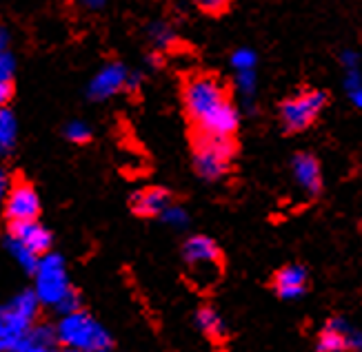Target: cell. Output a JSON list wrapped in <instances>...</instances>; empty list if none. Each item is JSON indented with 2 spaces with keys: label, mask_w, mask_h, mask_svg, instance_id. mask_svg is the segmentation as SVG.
<instances>
[{
  "label": "cell",
  "mask_w": 362,
  "mask_h": 352,
  "mask_svg": "<svg viewBox=\"0 0 362 352\" xmlns=\"http://www.w3.org/2000/svg\"><path fill=\"white\" fill-rule=\"evenodd\" d=\"M182 104L187 118L196 126V133L233 138L238 131L240 111L225 85L214 75H189L182 85Z\"/></svg>",
  "instance_id": "6da1fadb"
},
{
  "label": "cell",
  "mask_w": 362,
  "mask_h": 352,
  "mask_svg": "<svg viewBox=\"0 0 362 352\" xmlns=\"http://www.w3.org/2000/svg\"><path fill=\"white\" fill-rule=\"evenodd\" d=\"M54 328L60 348H69L76 352H107L114 348V339L109 330L85 308L58 317L54 322Z\"/></svg>",
  "instance_id": "7a4b0ae2"
},
{
  "label": "cell",
  "mask_w": 362,
  "mask_h": 352,
  "mask_svg": "<svg viewBox=\"0 0 362 352\" xmlns=\"http://www.w3.org/2000/svg\"><path fill=\"white\" fill-rule=\"evenodd\" d=\"M40 301L31 288H23L0 303V352H11L25 334L40 322Z\"/></svg>",
  "instance_id": "3957f363"
},
{
  "label": "cell",
  "mask_w": 362,
  "mask_h": 352,
  "mask_svg": "<svg viewBox=\"0 0 362 352\" xmlns=\"http://www.w3.org/2000/svg\"><path fill=\"white\" fill-rule=\"evenodd\" d=\"M31 279H34L31 281V291L36 293L40 306L49 308L52 312L60 308V303L65 301L76 288L69 277L67 260L56 250L42 255Z\"/></svg>",
  "instance_id": "277c9868"
},
{
  "label": "cell",
  "mask_w": 362,
  "mask_h": 352,
  "mask_svg": "<svg viewBox=\"0 0 362 352\" xmlns=\"http://www.w3.org/2000/svg\"><path fill=\"white\" fill-rule=\"evenodd\" d=\"M235 157V142L233 138L220 135H194V169L202 180L216 182L223 180L231 171Z\"/></svg>",
  "instance_id": "5b68a950"
},
{
  "label": "cell",
  "mask_w": 362,
  "mask_h": 352,
  "mask_svg": "<svg viewBox=\"0 0 362 352\" xmlns=\"http://www.w3.org/2000/svg\"><path fill=\"white\" fill-rule=\"evenodd\" d=\"M182 262L200 288L211 286L223 273V253L218 244L207 235H192L182 244Z\"/></svg>",
  "instance_id": "8992f818"
},
{
  "label": "cell",
  "mask_w": 362,
  "mask_h": 352,
  "mask_svg": "<svg viewBox=\"0 0 362 352\" xmlns=\"http://www.w3.org/2000/svg\"><path fill=\"white\" fill-rule=\"evenodd\" d=\"M327 107V93L320 89L298 91L280 104V124L289 133L307 131L316 124L320 114Z\"/></svg>",
  "instance_id": "52a82bcc"
},
{
  "label": "cell",
  "mask_w": 362,
  "mask_h": 352,
  "mask_svg": "<svg viewBox=\"0 0 362 352\" xmlns=\"http://www.w3.org/2000/svg\"><path fill=\"white\" fill-rule=\"evenodd\" d=\"M0 209L9 224L36 221L42 213V202L34 184L27 180H13Z\"/></svg>",
  "instance_id": "ba28073f"
},
{
  "label": "cell",
  "mask_w": 362,
  "mask_h": 352,
  "mask_svg": "<svg viewBox=\"0 0 362 352\" xmlns=\"http://www.w3.org/2000/svg\"><path fill=\"white\" fill-rule=\"evenodd\" d=\"M129 69L122 62H107L96 73L91 75L87 85V98L91 102H107L109 98L127 89Z\"/></svg>",
  "instance_id": "9c48e42d"
},
{
  "label": "cell",
  "mask_w": 362,
  "mask_h": 352,
  "mask_svg": "<svg viewBox=\"0 0 362 352\" xmlns=\"http://www.w3.org/2000/svg\"><path fill=\"white\" fill-rule=\"evenodd\" d=\"M7 237L16 239V242L29 248L34 255H38V257L54 250V235L45 224H40V219L23 221V224H7Z\"/></svg>",
  "instance_id": "30bf717a"
},
{
  "label": "cell",
  "mask_w": 362,
  "mask_h": 352,
  "mask_svg": "<svg viewBox=\"0 0 362 352\" xmlns=\"http://www.w3.org/2000/svg\"><path fill=\"white\" fill-rule=\"evenodd\" d=\"M291 173L296 184L303 188V193L309 198H318L322 193V169L316 155L307 151L296 153L291 159Z\"/></svg>",
  "instance_id": "8fae6325"
},
{
  "label": "cell",
  "mask_w": 362,
  "mask_h": 352,
  "mask_svg": "<svg viewBox=\"0 0 362 352\" xmlns=\"http://www.w3.org/2000/svg\"><path fill=\"white\" fill-rule=\"evenodd\" d=\"M171 204V193L163 186H145L129 198V209L138 217H163Z\"/></svg>",
  "instance_id": "7c38bea8"
},
{
  "label": "cell",
  "mask_w": 362,
  "mask_h": 352,
  "mask_svg": "<svg viewBox=\"0 0 362 352\" xmlns=\"http://www.w3.org/2000/svg\"><path fill=\"white\" fill-rule=\"evenodd\" d=\"M309 270L303 264H287L274 275V291L280 299L296 301L307 293Z\"/></svg>",
  "instance_id": "4fadbf2b"
},
{
  "label": "cell",
  "mask_w": 362,
  "mask_h": 352,
  "mask_svg": "<svg viewBox=\"0 0 362 352\" xmlns=\"http://www.w3.org/2000/svg\"><path fill=\"white\" fill-rule=\"evenodd\" d=\"M349 330L351 326L347 324V319L332 317L318 334L316 350L318 352H349Z\"/></svg>",
  "instance_id": "5bb4252c"
},
{
  "label": "cell",
  "mask_w": 362,
  "mask_h": 352,
  "mask_svg": "<svg viewBox=\"0 0 362 352\" xmlns=\"http://www.w3.org/2000/svg\"><path fill=\"white\" fill-rule=\"evenodd\" d=\"M340 65L344 71V91L356 109L362 111V60L360 54L354 49H344L340 54Z\"/></svg>",
  "instance_id": "9a60e30c"
},
{
  "label": "cell",
  "mask_w": 362,
  "mask_h": 352,
  "mask_svg": "<svg viewBox=\"0 0 362 352\" xmlns=\"http://www.w3.org/2000/svg\"><path fill=\"white\" fill-rule=\"evenodd\" d=\"M56 348H58V339H56L54 324L38 322L11 352H56Z\"/></svg>",
  "instance_id": "2e32d148"
},
{
  "label": "cell",
  "mask_w": 362,
  "mask_h": 352,
  "mask_svg": "<svg viewBox=\"0 0 362 352\" xmlns=\"http://www.w3.org/2000/svg\"><path fill=\"white\" fill-rule=\"evenodd\" d=\"M194 322H196L198 330L202 334H207L209 339L220 341V339L227 337V324H225V319L220 317V312L214 306H200L196 310Z\"/></svg>",
  "instance_id": "e0dca14e"
},
{
  "label": "cell",
  "mask_w": 362,
  "mask_h": 352,
  "mask_svg": "<svg viewBox=\"0 0 362 352\" xmlns=\"http://www.w3.org/2000/svg\"><path fill=\"white\" fill-rule=\"evenodd\" d=\"M16 71H18V60L13 51L0 56V109L9 107L16 93Z\"/></svg>",
  "instance_id": "ac0fdd59"
},
{
  "label": "cell",
  "mask_w": 362,
  "mask_h": 352,
  "mask_svg": "<svg viewBox=\"0 0 362 352\" xmlns=\"http://www.w3.org/2000/svg\"><path fill=\"white\" fill-rule=\"evenodd\" d=\"M18 147V118L5 107L0 109V157H9Z\"/></svg>",
  "instance_id": "d6986e66"
},
{
  "label": "cell",
  "mask_w": 362,
  "mask_h": 352,
  "mask_svg": "<svg viewBox=\"0 0 362 352\" xmlns=\"http://www.w3.org/2000/svg\"><path fill=\"white\" fill-rule=\"evenodd\" d=\"M147 38L153 44V51H163V49H174L178 42V34L171 23L167 20H153L147 25Z\"/></svg>",
  "instance_id": "ffe728a7"
},
{
  "label": "cell",
  "mask_w": 362,
  "mask_h": 352,
  "mask_svg": "<svg viewBox=\"0 0 362 352\" xmlns=\"http://www.w3.org/2000/svg\"><path fill=\"white\" fill-rule=\"evenodd\" d=\"M5 250H7V255L13 260V264L18 266L21 270H25L27 275H34V270H36V266H38V262H40V257L38 255H34L29 248H25L23 244H18L16 239H11V237H7L5 235Z\"/></svg>",
  "instance_id": "44dd1931"
},
{
  "label": "cell",
  "mask_w": 362,
  "mask_h": 352,
  "mask_svg": "<svg viewBox=\"0 0 362 352\" xmlns=\"http://www.w3.org/2000/svg\"><path fill=\"white\" fill-rule=\"evenodd\" d=\"M62 135H65V140L69 144L83 147V144H89L93 140V129L85 120H69L65 126H62Z\"/></svg>",
  "instance_id": "7402d4cb"
},
{
  "label": "cell",
  "mask_w": 362,
  "mask_h": 352,
  "mask_svg": "<svg viewBox=\"0 0 362 352\" xmlns=\"http://www.w3.org/2000/svg\"><path fill=\"white\" fill-rule=\"evenodd\" d=\"M235 87H238L243 102L247 107H251L256 93H258V83H256V71H238L235 73Z\"/></svg>",
  "instance_id": "603a6c76"
},
{
  "label": "cell",
  "mask_w": 362,
  "mask_h": 352,
  "mask_svg": "<svg viewBox=\"0 0 362 352\" xmlns=\"http://www.w3.org/2000/svg\"><path fill=\"white\" fill-rule=\"evenodd\" d=\"M231 67L235 69V73L238 71H256V65H258V54L254 49H249V47H238L231 58Z\"/></svg>",
  "instance_id": "cb8c5ba5"
},
{
  "label": "cell",
  "mask_w": 362,
  "mask_h": 352,
  "mask_svg": "<svg viewBox=\"0 0 362 352\" xmlns=\"http://www.w3.org/2000/svg\"><path fill=\"white\" fill-rule=\"evenodd\" d=\"M167 226H171V229H187L189 226V213L182 209V206H178V204H171L169 209L163 213V217H160Z\"/></svg>",
  "instance_id": "d4e9b609"
},
{
  "label": "cell",
  "mask_w": 362,
  "mask_h": 352,
  "mask_svg": "<svg viewBox=\"0 0 362 352\" xmlns=\"http://www.w3.org/2000/svg\"><path fill=\"white\" fill-rule=\"evenodd\" d=\"M198 7H200L204 13L218 16V13H225V11L229 9V3H225V0H200Z\"/></svg>",
  "instance_id": "484cf974"
},
{
  "label": "cell",
  "mask_w": 362,
  "mask_h": 352,
  "mask_svg": "<svg viewBox=\"0 0 362 352\" xmlns=\"http://www.w3.org/2000/svg\"><path fill=\"white\" fill-rule=\"evenodd\" d=\"M11 184H13V180H11L9 171H7L3 164H0V206H3V202H5V198H7V193H9Z\"/></svg>",
  "instance_id": "4316f807"
},
{
  "label": "cell",
  "mask_w": 362,
  "mask_h": 352,
  "mask_svg": "<svg viewBox=\"0 0 362 352\" xmlns=\"http://www.w3.org/2000/svg\"><path fill=\"white\" fill-rule=\"evenodd\" d=\"M9 47H11V31L5 25H0V56H5L7 51H11Z\"/></svg>",
  "instance_id": "83f0119b"
},
{
  "label": "cell",
  "mask_w": 362,
  "mask_h": 352,
  "mask_svg": "<svg viewBox=\"0 0 362 352\" xmlns=\"http://www.w3.org/2000/svg\"><path fill=\"white\" fill-rule=\"evenodd\" d=\"M349 352H362V330H349Z\"/></svg>",
  "instance_id": "f1b7e54d"
},
{
  "label": "cell",
  "mask_w": 362,
  "mask_h": 352,
  "mask_svg": "<svg viewBox=\"0 0 362 352\" xmlns=\"http://www.w3.org/2000/svg\"><path fill=\"white\" fill-rule=\"evenodd\" d=\"M140 85H143V73L140 71H129V78H127V93H136L140 89Z\"/></svg>",
  "instance_id": "f546056e"
},
{
  "label": "cell",
  "mask_w": 362,
  "mask_h": 352,
  "mask_svg": "<svg viewBox=\"0 0 362 352\" xmlns=\"http://www.w3.org/2000/svg\"><path fill=\"white\" fill-rule=\"evenodd\" d=\"M145 62L149 67H153V69H158L160 67V56H158V51H153V54H147V58H145Z\"/></svg>",
  "instance_id": "4dcf8cb0"
},
{
  "label": "cell",
  "mask_w": 362,
  "mask_h": 352,
  "mask_svg": "<svg viewBox=\"0 0 362 352\" xmlns=\"http://www.w3.org/2000/svg\"><path fill=\"white\" fill-rule=\"evenodd\" d=\"M105 3H100V0H87V3H83V9H103Z\"/></svg>",
  "instance_id": "1f68e13d"
},
{
  "label": "cell",
  "mask_w": 362,
  "mask_h": 352,
  "mask_svg": "<svg viewBox=\"0 0 362 352\" xmlns=\"http://www.w3.org/2000/svg\"><path fill=\"white\" fill-rule=\"evenodd\" d=\"M56 352H76V350H69V348H60V346H58V348H56Z\"/></svg>",
  "instance_id": "d6a6232c"
},
{
  "label": "cell",
  "mask_w": 362,
  "mask_h": 352,
  "mask_svg": "<svg viewBox=\"0 0 362 352\" xmlns=\"http://www.w3.org/2000/svg\"><path fill=\"white\" fill-rule=\"evenodd\" d=\"M107 352H118V350H114V348H112V350H107Z\"/></svg>",
  "instance_id": "836d02e7"
}]
</instances>
